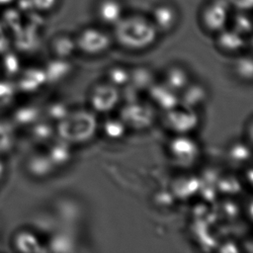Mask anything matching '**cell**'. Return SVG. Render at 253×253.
Wrapping results in <instances>:
<instances>
[{"mask_svg": "<svg viewBox=\"0 0 253 253\" xmlns=\"http://www.w3.org/2000/svg\"><path fill=\"white\" fill-rule=\"evenodd\" d=\"M111 34L114 42L128 50L151 46L159 35L146 12L128 9L111 28Z\"/></svg>", "mask_w": 253, "mask_h": 253, "instance_id": "1", "label": "cell"}, {"mask_svg": "<svg viewBox=\"0 0 253 253\" xmlns=\"http://www.w3.org/2000/svg\"><path fill=\"white\" fill-rule=\"evenodd\" d=\"M99 128L95 113L87 109L69 110L56 123L55 132L58 137L72 145L86 143L91 140Z\"/></svg>", "mask_w": 253, "mask_h": 253, "instance_id": "2", "label": "cell"}, {"mask_svg": "<svg viewBox=\"0 0 253 253\" xmlns=\"http://www.w3.org/2000/svg\"><path fill=\"white\" fill-rule=\"evenodd\" d=\"M74 39L76 49L83 54L91 56L106 52L114 42L108 28L99 24L84 26L74 35Z\"/></svg>", "mask_w": 253, "mask_h": 253, "instance_id": "3", "label": "cell"}, {"mask_svg": "<svg viewBox=\"0 0 253 253\" xmlns=\"http://www.w3.org/2000/svg\"><path fill=\"white\" fill-rule=\"evenodd\" d=\"M156 109L148 100L138 99L124 103L119 117L127 129L143 130L150 127L156 118Z\"/></svg>", "mask_w": 253, "mask_h": 253, "instance_id": "4", "label": "cell"}, {"mask_svg": "<svg viewBox=\"0 0 253 253\" xmlns=\"http://www.w3.org/2000/svg\"><path fill=\"white\" fill-rule=\"evenodd\" d=\"M231 4L228 0H210L200 11L202 28L210 34H217L228 26Z\"/></svg>", "mask_w": 253, "mask_h": 253, "instance_id": "5", "label": "cell"}, {"mask_svg": "<svg viewBox=\"0 0 253 253\" xmlns=\"http://www.w3.org/2000/svg\"><path fill=\"white\" fill-rule=\"evenodd\" d=\"M162 113L164 126L174 134H189L198 126V113L191 108L178 104Z\"/></svg>", "mask_w": 253, "mask_h": 253, "instance_id": "6", "label": "cell"}, {"mask_svg": "<svg viewBox=\"0 0 253 253\" xmlns=\"http://www.w3.org/2000/svg\"><path fill=\"white\" fill-rule=\"evenodd\" d=\"M158 34L173 32L180 21L179 7L170 0H160L151 5L146 12Z\"/></svg>", "mask_w": 253, "mask_h": 253, "instance_id": "7", "label": "cell"}, {"mask_svg": "<svg viewBox=\"0 0 253 253\" xmlns=\"http://www.w3.org/2000/svg\"><path fill=\"white\" fill-rule=\"evenodd\" d=\"M88 100L94 113H109L121 102L120 89L108 81L97 83L90 90Z\"/></svg>", "mask_w": 253, "mask_h": 253, "instance_id": "8", "label": "cell"}, {"mask_svg": "<svg viewBox=\"0 0 253 253\" xmlns=\"http://www.w3.org/2000/svg\"><path fill=\"white\" fill-rule=\"evenodd\" d=\"M168 151L176 163L188 166L198 160L201 148L199 142L189 134H175L168 144Z\"/></svg>", "mask_w": 253, "mask_h": 253, "instance_id": "9", "label": "cell"}, {"mask_svg": "<svg viewBox=\"0 0 253 253\" xmlns=\"http://www.w3.org/2000/svg\"><path fill=\"white\" fill-rule=\"evenodd\" d=\"M93 9L97 24L105 28H112L127 10L125 0H96Z\"/></svg>", "mask_w": 253, "mask_h": 253, "instance_id": "10", "label": "cell"}, {"mask_svg": "<svg viewBox=\"0 0 253 253\" xmlns=\"http://www.w3.org/2000/svg\"><path fill=\"white\" fill-rule=\"evenodd\" d=\"M147 100L157 110L165 112L179 104V95L165 83L155 81L145 93Z\"/></svg>", "mask_w": 253, "mask_h": 253, "instance_id": "11", "label": "cell"}, {"mask_svg": "<svg viewBox=\"0 0 253 253\" xmlns=\"http://www.w3.org/2000/svg\"><path fill=\"white\" fill-rule=\"evenodd\" d=\"M215 44L223 52L236 53L245 46V37L227 26L215 34Z\"/></svg>", "mask_w": 253, "mask_h": 253, "instance_id": "12", "label": "cell"}, {"mask_svg": "<svg viewBox=\"0 0 253 253\" xmlns=\"http://www.w3.org/2000/svg\"><path fill=\"white\" fill-rule=\"evenodd\" d=\"M178 95L180 105L197 111L206 103L208 91L201 83H189Z\"/></svg>", "mask_w": 253, "mask_h": 253, "instance_id": "13", "label": "cell"}, {"mask_svg": "<svg viewBox=\"0 0 253 253\" xmlns=\"http://www.w3.org/2000/svg\"><path fill=\"white\" fill-rule=\"evenodd\" d=\"M72 146L58 136L50 142L46 154L54 167H63L71 161L73 157Z\"/></svg>", "mask_w": 253, "mask_h": 253, "instance_id": "14", "label": "cell"}, {"mask_svg": "<svg viewBox=\"0 0 253 253\" xmlns=\"http://www.w3.org/2000/svg\"><path fill=\"white\" fill-rule=\"evenodd\" d=\"M50 50L54 57L70 59L77 51L74 36L67 33L56 35L50 42Z\"/></svg>", "mask_w": 253, "mask_h": 253, "instance_id": "15", "label": "cell"}, {"mask_svg": "<svg viewBox=\"0 0 253 253\" xmlns=\"http://www.w3.org/2000/svg\"><path fill=\"white\" fill-rule=\"evenodd\" d=\"M161 81L179 94L190 83V78L182 66L171 65L164 71Z\"/></svg>", "mask_w": 253, "mask_h": 253, "instance_id": "16", "label": "cell"}, {"mask_svg": "<svg viewBox=\"0 0 253 253\" xmlns=\"http://www.w3.org/2000/svg\"><path fill=\"white\" fill-rule=\"evenodd\" d=\"M129 82L128 84L139 91L141 94L146 93L149 87L156 81L153 71L147 66H135L129 68Z\"/></svg>", "mask_w": 253, "mask_h": 253, "instance_id": "17", "label": "cell"}, {"mask_svg": "<svg viewBox=\"0 0 253 253\" xmlns=\"http://www.w3.org/2000/svg\"><path fill=\"white\" fill-rule=\"evenodd\" d=\"M72 71L73 64L70 59L54 57L48 63L45 71V77L51 82H59L66 79Z\"/></svg>", "mask_w": 253, "mask_h": 253, "instance_id": "18", "label": "cell"}, {"mask_svg": "<svg viewBox=\"0 0 253 253\" xmlns=\"http://www.w3.org/2000/svg\"><path fill=\"white\" fill-rule=\"evenodd\" d=\"M201 181L198 177L193 175L180 176L175 180L172 191L173 194L179 198H187L199 191Z\"/></svg>", "mask_w": 253, "mask_h": 253, "instance_id": "19", "label": "cell"}, {"mask_svg": "<svg viewBox=\"0 0 253 253\" xmlns=\"http://www.w3.org/2000/svg\"><path fill=\"white\" fill-rule=\"evenodd\" d=\"M102 131L103 134L112 140H118L123 138L126 133V126L121 120V118L118 117H109L104 120L102 124Z\"/></svg>", "mask_w": 253, "mask_h": 253, "instance_id": "20", "label": "cell"}, {"mask_svg": "<svg viewBox=\"0 0 253 253\" xmlns=\"http://www.w3.org/2000/svg\"><path fill=\"white\" fill-rule=\"evenodd\" d=\"M130 70L124 65H113L106 72V81L119 89L129 82Z\"/></svg>", "mask_w": 253, "mask_h": 253, "instance_id": "21", "label": "cell"}, {"mask_svg": "<svg viewBox=\"0 0 253 253\" xmlns=\"http://www.w3.org/2000/svg\"><path fill=\"white\" fill-rule=\"evenodd\" d=\"M227 159L233 164H244L250 158V148L242 141L231 144L227 150Z\"/></svg>", "mask_w": 253, "mask_h": 253, "instance_id": "22", "label": "cell"}, {"mask_svg": "<svg viewBox=\"0 0 253 253\" xmlns=\"http://www.w3.org/2000/svg\"><path fill=\"white\" fill-rule=\"evenodd\" d=\"M233 70L235 74L245 80L251 81L253 76V62L251 56H243L234 61Z\"/></svg>", "mask_w": 253, "mask_h": 253, "instance_id": "23", "label": "cell"}, {"mask_svg": "<svg viewBox=\"0 0 253 253\" xmlns=\"http://www.w3.org/2000/svg\"><path fill=\"white\" fill-rule=\"evenodd\" d=\"M231 29L234 31L238 32L242 36L250 35L251 33V24L250 20L243 14V12H239L238 14H233L231 13L230 18H229V23H228Z\"/></svg>", "mask_w": 253, "mask_h": 253, "instance_id": "24", "label": "cell"}, {"mask_svg": "<svg viewBox=\"0 0 253 253\" xmlns=\"http://www.w3.org/2000/svg\"><path fill=\"white\" fill-rule=\"evenodd\" d=\"M69 110L70 109L65 102L54 101V102L50 103L47 108V116H48L49 120L56 121V123H57L69 112Z\"/></svg>", "mask_w": 253, "mask_h": 253, "instance_id": "25", "label": "cell"}]
</instances>
